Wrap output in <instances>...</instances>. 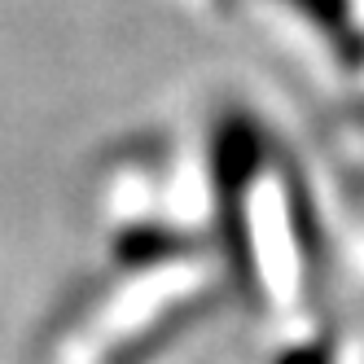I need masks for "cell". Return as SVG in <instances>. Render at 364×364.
<instances>
[{"mask_svg":"<svg viewBox=\"0 0 364 364\" xmlns=\"http://www.w3.org/2000/svg\"><path fill=\"white\" fill-rule=\"evenodd\" d=\"M281 364H329V347L325 343H303L294 351H285Z\"/></svg>","mask_w":364,"mask_h":364,"instance_id":"cell-3","label":"cell"},{"mask_svg":"<svg viewBox=\"0 0 364 364\" xmlns=\"http://www.w3.org/2000/svg\"><path fill=\"white\" fill-rule=\"evenodd\" d=\"M123 255H132L136 264H154V259L189 255V242L176 237V232H132V237L123 242Z\"/></svg>","mask_w":364,"mask_h":364,"instance_id":"cell-2","label":"cell"},{"mask_svg":"<svg viewBox=\"0 0 364 364\" xmlns=\"http://www.w3.org/2000/svg\"><path fill=\"white\" fill-rule=\"evenodd\" d=\"M202 299H193V303H180V307H167L159 321H149L145 329H136L132 338H127L123 347H114V355L106 360V364H149V360H159L176 338H185L198 321H202Z\"/></svg>","mask_w":364,"mask_h":364,"instance_id":"cell-1","label":"cell"}]
</instances>
